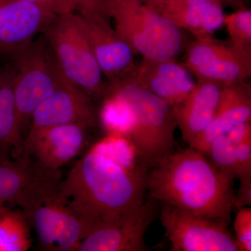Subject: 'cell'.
<instances>
[{
  "label": "cell",
  "mask_w": 251,
  "mask_h": 251,
  "mask_svg": "<svg viewBox=\"0 0 251 251\" xmlns=\"http://www.w3.org/2000/svg\"><path fill=\"white\" fill-rule=\"evenodd\" d=\"M149 171L129 139L105 135L75 163L61 189L94 227L143 204Z\"/></svg>",
  "instance_id": "obj_1"
},
{
  "label": "cell",
  "mask_w": 251,
  "mask_h": 251,
  "mask_svg": "<svg viewBox=\"0 0 251 251\" xmlns=\"http://www.w3.org/2000/svg\"><path fill=\"white\" fill-rule=\"evenodd\" d=\"M234 180L191 147L167 155L150 170L147 192L161 202L228 226L234 211Z\"/></svg>",
  "instance_id": "obj_2"
},
{
  "label": "cell",
  "mask_w": 251,
  "mask_h": 251,
  "mask_svg": "<svg viewBox=\"0 0 251 251\" xmlns=\"http://www.w3.org/2000/svg\"><path fill=\"white\" fill-rule=\"evenodd\" d=\"M59 170L42 168L15 206L35 230L39 247L48 251H77L93 226L64 197Z\"/></svg>",
  "instance_id": "obj_3"
},
{
  "label": "cell",
  "mask_w": 251,
  "mask_h": 251,
  "mask_svg": "<svg viewBox=\"0 0 251 251\" xmlns=\"http://www.w3.org/2000/svg\"><path fill=\"white\" fill-rule=\"evenodd\" d=\"M110 21L118 35L143 59H175L184 46L182 30L142 0H108Z\"/></svg>",
  "instance_id": "obj_4"
},
{
  "label": "cell",
  "mask_w": 251,
  "mask_h": 251,
  "mask_svg": "<svg viewBox=\"0 0 251 251\" xmlns=\"http://www.w3.org/2000/svg\"><path fill=\"white\" fill-rule=\"evenodd\" d=\"M107 88L123 97L133 109L134 128L130 140L150 170L174 152L177 126L171 105L126 77L108 82Z\"/></svg>",
  "instance_id": "obj_5"
},
{
  "label": "cell",
  "mask_w": 251,
  "mask_h": 251,
  "mask_svg": "<svg viewBox=\"0 0 251 251\" xmlns=\"http://www.w3.org/2000/svg\"><path fill=\"white\" fill-rule=\"evenodd\" d=\"M42 34L67 80L92 100H100L107 83L80 15L74 12L58 15Z\"/></svg>",
  "instance_id": "obj_6"
},
{
  "label": "cell",
  "mask_w": 251,
  "mask_h": 251,
  "mask_svg": "<svg viewBox=\"0 0 251 251\" xmlns=\"http://www.w3.org/2000/svg\"><path fill=\"white\" fill-rule=\"evenodd\" d=\"M10 61L14 69L18 125L25 140L30 128L33 112L58 88L66 77L42 33Z\"/></svg>",
  "instance_id": "obj_7"
},
{
  "label": "cell",
  "mask_w": 251,
  "mask_h": 251,
  "mask_svg": "<svg viewBox=\"0 0 251 251\" xmlns=\"http://www.w3.org/2000/svg\"><path fill=\"white\" fill-rule=\"evenodd\" d=\"M186 69L197 79L221 87L247 80L251 75V55L212 35L195 37L186 52Z\"/></svg>",
  "instance_id": "obj_8"
},
{
  "label": "cell",
  "mask_w": 251,
  "mask_h": 251,
  "mask_svg": "<svg viewBox=\"0 0 251 251\" xmlns=\"http://www.w3.org/2000/svg\"><path fill=\"white\" fill-rule=\"evenodd\" d=\"M160 219L171 251H238L227 225L163 204Z\"/></svg>",
  "instance_id": "obj_9"
},
{
  "label": "cell",
  "mask_w": 251,
  "mask_h": 251,
  "mask_svg": "<svg viewBox=\"0 0 251 251\" xmlns=\"http://www.w3.org/2000/svg\"><path fill=\"white\" fill-rule=\"evenodd\" d=\"M156 214L157 202L150 198L135 209L96 225L77 251H148L145 234Z\"/></svg>",
  "instance_id": "obj_10"
},
{
  "label": "cell",
  "mask_w": 251,
  "mask_h": 251,
  "mask_svg": "<svg viewBox=\"0 0 251 251\" xmlns=\"http://www.w3.org/2000/svg\"><path fill=\"white\" fill-rule=\"evenodd\" d=\"M56 16L26 0H0V62L12 58Z\"/></svg>",
  "instance_id": "obj_11"
},
{
  "label": "cell",
  "mask_w": 251,
  "mask_h": 251,
  "mask_svg": "<svg viewBox=\"0 0 251 251\" xmlns=\"http://www.w3.org/2000/svg\"><path fill=\"white\" fill-rule=\"evenodd\" d=\"M89 128L76 123L41 128L26 136L23 152L35 157L43 168L59 170L85 148Z\"/></svg>",
  "instance_id": "obj_12"
},
{
  "label": "cell",
  "mask_w": 251,
  "mask_h": 251,
  "mask_svg": "<svg viewBox=\"0 0 251 251\" xmlns=\"http://www.w3.org/2000/svg\"><path fill=\"white\" fill-rule=\"evenodd\" d=\"M74 123L91 128L97 126V110L92 99L65 78L33 112L27 135L41 128Z\"/></svg>",
  "instance_id": "obj_13"
},
{
  "label": "cell",
  "mask_w": 251,
  "mask_h": 251,
  "mask_svg": "<svg viewBox=\"0 0 251 251\" xmlns=\"http://www.w3.org/2000/svg\"><path fill=\"white\" fill-rule=\"evenodd\" d=\"M126 77L133 83L156 95L172 108L184 100L196 85L192 74L175 61H151L142 62Z\"/></svg>",
  "instance_id": "obj_14"
},
{
  "label": "cell",
  "mask_w": 251,
  "mask_h": 251,
  "mask_svg": "<svg viewBox=\"0 0 251 251\" xmlns=\"http://www.w3.org/2000/svg\"><path fill=\"white\" fill-rule=\"evenodd\" d=\"M82 18L103 76L114 82L132 74L136 67L134 51L118 35L111 21Z\"/></svg>",
  "instance_id": "obj_15"
},
{
  "label": "cell",
  "mask_w": 251,
  "mask_h": 251,
  "mask_svg": "<svg viewBox=\"0 0 251 251\" xmlns=\"http://www.w3.org/2000/svg\"><path fill=\"white\" fill-rule=\"evenodd\" d=\"M251 121V87L247 80L236 82L221 89L219 105L211 123L191 147L205 153L209 145L231 128Z\"/></svg>",
  "instance_id": "obj_16"
},
{
  "label": "cell",
  "mask_w": 251,
  "mask_h": 251,
  "mask_svg": "<svg viewBox=\"0 0 251 251\" xmlns=\"http://www.w3.org/2000/svg\"><path fill=\"white\" fill-rule=\"evenodd\" d=\"M222 87L205 81H196L183 101L173 107L175 121L188 146L211 123L219 105Z\"/></svg>",
  "instance_id": "obj_17"
},
{
  "label": "cell",
  "mask_w": 251,
  "mask_h": 251,
  "mask_svg": "<svg viewBox=\"0 0 251 251\" xmlns=\"http://www.w3.org/2000/svg\"><path fill=\"white\" fill-rule=\"evenodd\" d=\"M161 14L195 37L212 35L224 26L223 8L202 0H170Z\"/></svg>",
  "instance_id": "obj_18"
},
{
  "label": "cell",
  "mask_w": 251,
  "mask_h": 251,
  "mask_svg": "<svg viewBox=\"0 0 251 251\" xmlns=\"http://www.w3.org/2000/svg\"><path fill=\"white\" fill-rule=\"evenodd\" d=\"M11 61L0 62V162L21 156L24 139L20 132Z\"/></svg>",
  "instance_id": "obj_19"
},
{
  "label": "cell",
  "mask_w": 251,
  "mask_h": 251,
  "mask_svg": "<svg viewBox=\"0 0 251 251\" xmlns=\"http://www.w3.org/2000/svg\"><path fill=\"white\" fill-rule=\"evenodd\" d=\"M42 167L23 153L14 159L0 162V205L14 206L18 200L33 184Z\"/></svg>",
  "instance_id": "obj_20"
},
{
  "label": "cell",
  "mask_w": 251,
  "mask_h": 251,
  "mask_svg": "<svg viewBox=\"0 0 251 251\" xmlns=\"http://www.w3.org/2000/svg\"><path fill=\"white\" fill-rule=\"evenodd\" d=\"M97 110L98 125L106 135L130 139L134 128L135 117L129 103L117 92L105 88Z\"/></svg>",
  "instance_id": "obj_21"
},
{
  "label": "cell",
  "mask_w": 251,
  "mask_h": 251,
  "mask_svg": "<svg viewBox=\"0 0 251 251\" xmlns=\"http://www.w3.org/2000/svg\"><path fill=\"white\" fill-rule=\"evenodd\" d=\"M30 226L21 209L0 205V251H26L32 239Z\"/></svg>",
  "instance_id": "obj_22"
},
{
  "label": "cell",
  "mask_w": 251,
  "mask_h": 251,
  "mask_svg": "<svg viewBox=\"0 0 251 251\" xmlns=\"http://www.w3.org/2000/svg\"><path fill=\"white\" fill-rule=\"evenodd\" d=\"M224 25L230 44L244 53L251 55V11L247 8L236 10L225 16Z\"/></svg>",
  "instance_id": "obj_23"
},
{
  "label": "cell",
  "mask_w": 251,
  "mask_h": 251,
  "mask_svg": "<svg viewBox=\"0 0 251 251\" xmlns=\"http://www.w3.org/2000/svg\"><path fill=\"white\" fill-rule=\"evenodd\" d=\"M204 155L222 174L231 179H237L235 145L227 135H221L213 140Z\"/></svg>",
  "instance_id": "obj_24"
},
{
  "label": "cell",
  "mask_w": 251,
  "mask_h": 251,
  "mask_svg": "<svg viewBox=\"0 0 251 251\" xmlns=\"http://www.w3.org/2000/svg\"><path fill=\"white\" fill-rule=\"evenodd\" d=\"M69 12H74L86 19L110 21L108 0H64Z\"/></svg>",
  "instance_id": "obj_25"
},
{
  "label": "cell",
  "mask_w": 251,
  "mask_h": 251,
  "mask_svg": "<svg viewBox=\"0 0 251 251\" xmlns=\"http://www.w3.org/2000/svg\"><path fill=\"white\" fill-rule=\"evenodd\" d=\"M234 240L238 251H251V208L237 209L234 222Z\"/></svg>",
  "instance_id": "obj_26"
},
{
  "label": "cell",
  "mask_w": 251,
  "mask_h": 251,
  "mask_svg": "<svg viewBox=\"0 0 251 251\" xmlns=\"http://www.w3.org/2000/svg\"><path fill=\"white\" fill-rule=\"evenodd\" d=\"M237 179H251V138L235 145Z\"/></svg>",
  "instance_id": "obj_27"
},
{
  "label": "cell",
  "mask_w": 251,
  "mask_h": 251,
  "mask_svg": "<svg viewBox=\"0 0 251 251\" xmlns=\"http://www.w3.org/2000/svg\"><path fill=\"white\" fill-rule=\"evenodd\" d=\"M251 205V179L240 181L237 193L234 195V210Z\"/></svg>",
  "instance_id": "obj_28"
},
{
  "label": "cell",
  "mask_w": 251,
  "mask_h": 251,
  "mask_svg": "<svg viewBox=\"0 0 251 251\" xmlns=\"http://www.w3.org/2000/svg\"><path fill=\"white\" fill-rule=\"evenodd\" d=\"M234 145L251 138V121L239 124L226 134Z\"/></svg>",
  "instance_id": "obj_29"
},
{
  "label": "cell",
  "mask_w": 251,
  "mask_h": 251,
  "mask_svg": "<svg viewBox=\"0 0 251 251\" xmlns=\"http://www.w3.org/2000/svg\"><path fill=\"white\" fill-rule=\"evenodd\" d=\"M44 8L56 16L69 12L64 0H26Z\"/></svg>",
  "instance_id": "obj_30"
},
{
  "label": "cell",
  "mask_w": 251,
  "mask_h": 251,
  "mask_svg": "<svg viewBox=\"0 0 251 251\" xmlns=\"http://www.w3.org/2000/svg\"><path fill=\"white\" fill-rule=\"evenodd\" d=\"M202 1L213 3L221 6V8H224V6H230L237 10L244 8L245 0H202Z\"/></svg>",
  "instance_id": "obj_31"
},
{
  "label": "cell",
  "mask_w": 251,
  "mask_h": 251,
  "mask_svg": "<svg viewBox=\"0 0 251 251\" xmlns=\"http://www.w3.org/2000/svg\"><path fill=\"white\" fill-rule=\"evenodd\" d=\"M145 4L150 6L151 9L161 14L162 10L164 8L165 5L170 0H142Z\"/></svg>",
  "instance_id": "obj_32"
}]
</instances>
